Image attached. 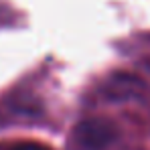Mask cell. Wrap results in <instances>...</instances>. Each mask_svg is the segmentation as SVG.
<instances>
[{"label": "cell", "mask_w": 150, "mask_h": 150, "mask_svg": "<svg viewBox=\"0 0 150 150\" xmlns=\"http://www.w3.org/2000/svg\"><path fill=\"white\" fill-rule=\"evenodd\" d=\"M12 150H47V148H43V146H33V144H23V146H16V148H12Z\"/></svg>", "instance_id": "1"}]
</instances>
